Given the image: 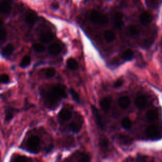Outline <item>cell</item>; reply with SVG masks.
I'll return each mask as SVG.
<instances>
[{
	"instance_id": "cell-1",
	"label": "cell",
	"mask_w": 162,
	"mask_h": 162,
	"mask_svg": "<svg viewBox=\"0 0 162 162\" xmlns=\"http://www.w3.org/2000/svg\"><path fill=\"white\" fill-rule=\"evenodd\" d=\"M67 98V93L65 88L60 85L54 86L46 95V99L51 105H54L62 98Z\"/></svg>"
},
{
	"instance_id": "cell-2",
	"label": "cell",
	"mask_w": 162,
	"mask_h": 162,
	"mask_svg": "<svg viewBox=\"0 0 162 162\" xmlns=\"http://www.w3.org/2000/svg\"><path fill=\"white\" fill-rule=\"evenodd\" d=\"M89 18L92 23L100 25H105L109 22V17L107 15L96 10H92L90 12Z\"/></svg>"
},
{
	"instance_id": "cell-3",
	"label": "cell",
	"mask_w": 162,
	"mask_h": 162,
	"mask_svg": "<svg viewBox=\"0 0 162 162\" xmlns=\"http://www.w3.org/2000/svg\"><path fill=\"white\" fill-rule=\"evenodd\" d=\"M27 145L31 151L34 152H38L39 150L40 139L36 136H31L27 141Z\"/></svg>"
},
{
	"instance_id": "cell-4",
	"label": "cell",
	"mask_w": 162,
	"mask_h": 162,
	"mask_svg": "<svg viewBox=\"0 0 162 162\" xmlns=\"http://www.w3.org/2000/svg\"><path fill=\"white\" fill-rule=\"evenodd\" d=\"M91 110H92V114H93V116H94V118L95 119V121H96L97 125H98V126L100 128L104 129L105 124H104V122L103 121L102 117H101V115H100V114L98 112V109H97L94 105H92L91 106Z\"/></svg>"
},
{
	"instance_id": "cell-5",
	"label": "cell",
	"mask_w": 162,
	"mask_h": 162,
	"mask_svg": "<svg viewBox=\"0 0 162 162\" xmlns=\"http://www.w3.org/2000/svg\"><path fill=\"white\" fill-rule=\"evenodd\" d=\"M38 16L36 13L32 10H28L25 16V20L27 24L29 25H33L37 20Z\"/></svg>"
},
{
	"instance_id": "cell-6",
	"label": "cell",
	"mask_w": 162,
	"mask_h": 162,
	"mask_svg": "<svg viewBox=\"0 0 162 162\" xmlns=\"http://www.w3.org/2000/svg\"><path fill=\"white\" fill-rule=\"evenodd\" d=\"M146 134L148 137L151 139H156L160 135L159 129L155 126H150L146 130Z\"/></svg>"
},
{
	"instance_id": "cell-7",
	"label": "cell",
	"mask_w": 162,
	"mask_h": 162,
	"mask_svg": "<svg viewBox=\"0 0 162 162\" xmlns=\"http://www.w3.org/2000/svg\"><path fill=\"white\" fill-rule=\"evenodd\" d=\"M113 24L114 26L117 29H121L123 25V14L120 12H117L113 16Z\"/></svg>"
},
{
	"instance_id": "cell-8",
	"label": "cell",
	"mask_w": 162,
	"mask_h": 162,
	"mask_svg": "<svg viewBox=\"0 0 162 162\" xmlns=\"http://www.w3.org/2000/svg\"><path fill=\"white\" fill-rule=\"evenodd\" d=\"M1 12L4 15H8L11 12L12 4L10 0H3L1 3Z\"/></svg>"
},
{
	"instance_id": "cell-9",
	"label": "cell",
	"mask_w": 162,
	"mask_h": 162,
	"mask_svg": "<svg viewBox=\"0 0 162 162\" xmlns=\"http://www.w3.org/2000/svg\"><path fill=\"white\" fill-rule=\"evenodd\" d=\"M147 101L145 96H139L135 100V104L137 108L139 109H143L146 107Z\"/></svg>"
},
{
	"instance_id": "cell-10",
	"label": "cell",
	"mask_w": 162,
	"mask_h": 162,
	"mask_svg": "<svg viewBox=\"0 0 162 162\" xmlns=\"http://www.w3.org/2000/svg\"><path fill=\"white\" fill-rule=\"evenodd\" d=\"M53 38V34L49 31H45L40 35L39 40L43 43H48Z\"/></svg>"
},
{
	"instance_id": "cell-11",
	"label": "cell",
	"mask_w": 162,
	"mask_h": 162,
	"mask_svg": "<svg viewBox=\"0 0 162 162\" xmlns=\"http://www.w3.org/2000/svg\"><path fill=\"white\" fill-rule=\"evenodd\" d=\"M112 101L111 98H104L100 101V106L103 110L105 111H108L111 108V106H112Z\"/></svg>"
},
{
	"instance_id": "cell-12",
	"label": "cell",
	"mask_w": 162,
	"mask_h": 162,
	"mask_svg": "<svg viewBox=\"0 0 162 162\" xmlns=\"http://www.w3.org/2000/svg\"><path fill=\"white\" fill-rule=\"evenodd\" d=\"M131 101L127 96H122L118 100V104L120 108L123 109L127 108L130 105Z\"/></svg>"
},
{
	"instance_id": "cell-13",
	"label": "cell",
	"mask_w": 162,
	"mask_h": 162,
	"mask_svg": "<svg viewBox=\"0 0 162 162\" xmlns=\"http://www.w3.org/2000/svg\"><path fill=\"white\" fill-rule=\"evenodd\" d=\"M48 52L50 54L53 55L58 54L62 52V47L58 43H53L49 46Z\"/></svg>"
},
{
	"instance_id": "cell-14",
	"label": "cell",
	"mask_w": 162,
	"mask_h": 162,
	"mask_svg": "<svg viewBox=\"0 0 162 162\" xmlns=\"http://www.w3.org/2000/svg\"><path fill=\"white\" fill-rule=\"evenodd\" d=\"M152 20V16L148 12H143L140 16V21L142 25H147Z\"/></svg>"
},
{
	"instance_id": "cell-15",
	"label": "cell",
	"mask_w": 162,
	"mask_h": 162,
	"mask_svg": "<svg viewBox=\"0 0 162 162\" xmlns=\"http://www.w3.org/2000/svg\"><path fill=\"white\" fill-rule=\"evenodd\" d=\"M59 117L64 121H67L71 118L72 112L68 109H63L60 112Z\"/></svg>"
},
{
	"instance_id": "cell-16",
	"label": "cell",
	"mask_w": 162,
	"mask_h": 162,
	"mask_svg": "<svg viewBox=\"0 0 162 162\" xmlns=\"http://www.w3.org/2000/svg\"><path fill=\"white\" fill-rule=\"evenodd\" d=\"M14 50V46L12 44H8L2 49V54L4 57H9L12 54Z\"/></svg>"
},
{
	"instance_id": "cell-17",
	"label": "cell",
	"mask_w": 162,
	"mask_h": 162,
	"mask_svg": "<svg viewBox=\"0 0 162 162\" xmlns=\"http://www.w3.org/2000/svg\"><path fill=\"white\" fill-rule=\"evenodd\" d=\"M104 38L105 39L108 43L113 42L116 38L115 32L112 30H107L104 33Z\"/></svg>"
},
{
	"instance_id": "cell-18",
	"label": "cell",
	"mask_w": 162,
	"mask_h": 162,
	"mask_svg": "<svg viewBox=\"0 0 162 162\" xmlns=\"http://www.w3.org/2000/svg\"><path fill=\"white\" fill-rule=\"evenodd\" d=\"M158 111L156 109L150 110L146 113V117L150 121H154V120L158 118Z\"/></svg>"
},
{
	"instance_id": "cell-19",
	"label": "cell",
	"mask_w": 162,
	"mask_h": 162,
	"mask_svg": "<svg viewBox=\"0 0 162 162\" xmlns=\"http://www.w3.org/2000/svg\"><path fill=\"white\" fill-rule=\"evenodd\" d=\"M67 66L70 70H75L78 68V64L75 59L73 58H70L67 61Z\"/></svg>"
},
{
	"instance_id": "cell-20",
	"label": "cell",
	"mask_w": 162,
	"mask_h": 162,
	"mask_svg": "<svg viewBox=\"0 0 162 162\" xmlns=\"http://www.w3.org/2000/svg\"><path fill=\"white\" fill-rule=\"evenodd\" d=\"M133 56H134L133 51L131 49H126L122 53V57L124 60H130L133 58Z\"/></svg>"
},
{
	"instance_id": "cell-21",
	"label": "cell",
	"mask_w": 162,
	"mask_h": 162,
	"mask_svg": "<svg viewBox=\"0 0 162 162\" xmlns=\"http://www.w3.org/2000/svg\"><path fill=\"white\" fill-rule=\"evenodd\" d=\"M68 127H69V129H70L72 131H73V132H76V133H77V132H79L81 129V125L75 122H70V123H69Z\"/></svg>"
},
{
	"instance_id": "cell-22",
	"label": "cell",
	"mask_w": 162,
	"mask_h": 162,
	"mask_svg": "<svg viewBox=\"0 0 162 162\" xmlns=\"http://www.w3.org/2000/svg\"><path fill=\"white\" fill-rule=\"evenodd\" d=\"M129 33L131 36H137L139 34V30L138 27L134 25H131L128 27Z\"/></svg>"
},
{
	"instance_id": "cell-23",
	"label": "cell",
	"mask_w": 162,
	"mask_h": 162,
	"mask_svg": "<svg viewBox=\"0 0 162 162\" xmlns=\"http://www.w3.org/2000/svg\"><path fill=\"white\" fill-rule=\"evenodd\" d=\"M31 58L30 56H29V55H25V56H24V58H23L22 60H21L20 66L23 68L26 67L31 63Z\"/></svg>"
},
{
	"instance_id": "cell-24",
	"label": "cell",
	"mask_w": 162,
	"mask_h": 162,
	"mask_svg": "<svg viewBox=\"0 0 162 162\" xmlns=\"http://www.w3.org/2000/svg\"><path fill=\"white\" fill-rule=\"evenodd\" d=\"M122 126L125 129H129L132 127V122L129 118H124L121 122Z\"/></svg>"
},
{
	"instance_id": "cell-25",
	"label": "cell",
	"mask_w": 162,
	"mask_h": 162,
	"mask_svg": "<svg viewBox=\"0 0 162 162\" xmlns=\"http://www.w3.org/2000/svg\"><path fill=\"white\" fill-rule=\"evenodd\" d=\"M32 48L36 52L43 53L46 50L45 46L41 43H36L32 45Z\"/></svg>"
},
{
	"instance_id": "cell-26",
	"label": "cell",
	"mask_w": 162,
	"mask_h": 162,
	"mask_svg": "<svg viewBox=\"0 0 162 162\" xmlns=\"http://www.w3.org/2000/svg\"><path fill=\"white\" fill-rule=\"evenodd\" d=\"M14 116V110L12 108H8L5 112V120L7 122L11 120Z\"/></svg>"
},
{
	"instance_id": "cell-27",
	"label": "cell",
	"mask_w": 162,
	"mask_h": 162,
	"mask_svg": "<svg viewBox=\"0 0 162 162\" xmlns=\"http://www.w3.org/2000/svg\"><path fill=\"white\" fill-rule=\"evenodd\" d=\"M69 92H70L73 100L77 103L79 102L80 98H79V95H78V94L77 93V92L75 89H73V88H70V89H69Z\"/></svg>"
},
{
	"instance_id": "cell-28",
	"label": "cell",
	"mask_w": 162,
	"mask_h": 162,
	"mask_svg": "<svg viewBox=\"0 0 162 162\" xmlns=\"http://www.w3.org/2000/svg\"><path fill=\"white\" fill-rule=\"evenodd\" d=\"M7 38V31L5 28L1 26V29H0V41L1 43H3Z\"/></svg>"
},
{
	"instance_id": "cell-29",
	"label": "cell",
	"mask_w": 162,
	"mask_h": 162,
	"mask_svg": "<svg viewBox=\"0 0 162 162\" xmlns=\"http://www.w3.org/2000/svg\"><path fill=\"white\" fill-rule=\"evenodd\" d=\"M55 73H56V70L54 68L49 67L46 69V76L48 77H53L55 75Z\"/></svg>"
},
{
	"instance_id": "cell-30",
	"label": "cell",
	"mask_w": 162,
	"mask_h": 162,
	"mask_svg": "<svg viewBox=\"0 0 162 162\" xmlns=\"http://www.w3.org/2000/svg\"><path fill=\"white\" fill-rule=\"evenodd\" d=\"M123 78H118V79L114 83V87H116V88H118V87H122L123 84Z\"/></svg>"
},
{
	"instance_id": "cell-31",
	"label": "cell",
	"mask_w": 162,
	"mask_h": 162,
	"mask_svg": "<svg viewBox=\"0 0 162 162\" xmlns=\"http://www.w3.org/2000/svg\"><path fill=\"white\" fill-rule=\"evenodd\" d=\"M10 81V77H9L8 75L7 74H2L1 76V82L3 84H6V83H8Z\"/></svg>"
},
{
	"instance_id": "cell-32",
	"label": "cell",
	"mask_w": 162,
	"mask_h": 162,
	"mask_svg": "<svg viewBox=\"0 0 162 162\" xmlns=\"http://www.w3.org/2000/svg\"><path fill=\"white\" fill-rule=\"evenodd\" d=\"M100 145L102 147H107L108 146V141L107 139H102L100 141Z\"/></svg>"
},
{
	"instance_id": "cell-33",
	"label": "cell",
	"mask_w": 162,
	"mask_h": 162,
	"mask_svg": "<svg viewBox=\"0 0 162 162\" xmlns=\"http://www.w3.org/2000/svg\"><path fill=\"white\" fill-rule=\"evenodd\" d=\"M29 160L28 158H27L26 156H18L15 159V161H19V162H22V161H27Z\"/></svg>"
},
{
	"instance_id": "cell-34",
	"label": "cell",
	"mask_w": 162,
	"mask_h": 162,
	"mask_svg": "<svg viewBox=\"0 0 162 162\" xmlns=\"http://www.w3.org/2000/svg\"><path fill=\"white\" fill-rule=\"evenodd\" d=\"M52 8H54V9H57V8H58V3H54L52 4Z\"/></svg>"
}]
</instances>
